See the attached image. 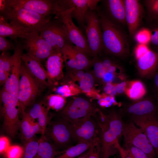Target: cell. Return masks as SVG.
<instances>
[{
	"label": "cell",
	"instance_id": "4",
	"mask_svg": "<svg viewBox=\"0 0 158 158\" xmlns=\"http://www.w3.org/2000/svg\"><path fill=\"white\" fill-rule=\"evenodd\" d=\"M40 35L55 51H61L66 45H73L68 38L60 16L51 19L43 27Z\"/></svg>",
	"mask_w": 158,
	"mask_h": 158
},
{
	"label": "cell",
	"instance_id": "9",
	"mask_svg": "<svg viewBox=\"0 0 158 158\" xmlns=\"http://www.w3.org/2000/svg\"><path fill=\"white\" fill-rule=\"evenodd\" d=\"M122 135L124 142L139 148L152 158H157L154 149L145 134L131 121L124 123Z\"/></svg>",
	"mask_w": 158,
	"mask_h": 158
},
{
	"label": "cell",
	"instance_id": "29",
	"mask_svg": "<svg viewBox=\"0 0 158 158\" xmlns=\"http://www.w3.org/2000/svg\"><path fill=\"white\" fill-rule=\"evenodd\" d=\"M128 84L125 92L131 99L136 101L138 100L142 99L145 95L146 88L141 81L138 80L133 81Z\"/></svg>",
	"mask_w": 158,
	"mask_h": 158
},
{
	"label": "cell",
	"instance_id": "12",
	"mask_svg": "<svg viewBox=\"0 0 158 158\" xmlns=\"http://www.w3.org/2000/svg\"><path fill=\"white\" fill-rule=\"evenodd\" d=\"M64 62L68 73L83 70L92 66L87 55L75 46L67 45L61 50Z\"/></svg>",
	"mask_w": 158,
	"mask_h": 158
},
{
	"label": "cell",
	"instance_id": "17",
	"mask_svg": "<svg viewBox=\"0 0 158 158\" xmlns=\"http://www.w3.org/2000/svg\"><path fill=\"white\" fill-rule=\"evenodd\" d=\"M97 0H63L64 7L67 10L71 8V14L79 25L85 27V17L90 9L95 11L100 1Z\"/></svg>",
	"mask_w": 158,
	"mask_h": 158
},
{
	"label": "cell",
	"instance_id": "11",
	"mask_svg": "<svg viewBox=\"0 0 158 158\" xmlns=\"http://www.w3.org/2000/svg\"><path fill=\"white\" fill-rule=\"evenodd\" d=\"M44 136L51 140L56 148V147H68L73 140L70 123L61 118L58 120L49 122Z\"/></svg>",
	"mask_w": 158,
	"mask_h": 158
},
{
	"label": "cell",
	"instance_id": "16",
	"mask_svg": "<svg viewBox=\"0 0 158 158\" xmlns=\"http://www.w3.org/2000/svg\"><path fill=\"white\" fill-rule=\"evenodd\" d=\"M24 49L23 44L17 43L15 45L12 60L10 75L4 86V89L18 98V93L22 63L21 56Z\"/></svg>",
	"mask_w": 158,
	"mask_h": 158
},
{
	"label": "cell",
	"instance_id": "38",
	"mask_svg": "<svg viewBox=\"0 0 158 158\" xmlns=\"http://www.w3.org/2000/svg\"><path fill=\"white\" fill-rule=\"evenodd\" d=\"M134 36L138 44H147L150 40L151 33L150 29L142 28L137 31Z\"/></svg>",
	"mask_w": 158,
	"mask_h": 158
},
{
	"label": "cell",
	"instance_id": "31",
	"mask_svg": "<svg viewBox=\"0 0 158 158\" xmlns=\"http://www.w3.org/2000/svg\"><path fill=\"white\" fill-rule=\"evenodd\" d=\"M47 108L56 111L61 110L65 107L66 99L65 97L59 94H51L47 97Z\"/></svg>",
	"mask_w": 158,
	"mask_h": 158
},
{
	"label": "cell",
	"instance_id": "22",
	"mask_svg": "<svg viewBox=\"0 0 158 158\" xmlns=\"http://www.w3.org/2000/svg\"><path fill=\"white\" fill-rule=\"evenodd\" d=\"M19 108L12 106H3L4 129L6 133L12 138L16 135L20 128L21 121L19 117Z\"/></svg>",
	"mask_w": 158,
	"mask_h": 158
},
{
	"label": "cell",
	"instance_id": "54",
	"mask_svg": "<svg viewBox=\"0 0 158 158\" xmlns=\"http://www.w3.org/2000/svg\"><path fill=\"white\" fill-rule=\"evenodd\" d=\"M89 150L78 156L77 158H87L89 153Z\"/></svg>",
	"mask_w": 158,
	"mask_h": 158
},
{
	"label": "cell",
	"instance_id": "25",
	"mask_svg": "<svg viewBox=\"0 0 158 158\" xmlns=\"http://www.w3.org/2000/svg\"><path fill=\"white\" fill-rule=\"evenodd\" d=\"M20 128L22 139L26 142L34 139L36 134L41 132L37 122L31 118L28 113H22Z\"/></svg>",
	"mask_w": 158,
	"mask_h": 158
},
{
	"label": "cell",
	"instance_id": "51",
	"mask_svg": "<svg viewBox=\"0 0 158 158\" xmlns=\"http://www.w3.org/2000/svg\"><path fill=\"white\" fill-rule=\"evenodd\" d=\"M152 78L154 88L156 92L155 98L158 99V70L151 77Z\"/></svg>",
	"mask_w": 158,
	"mask_h": 158
},
{
	"label": "cell",
	"instance_id": "13",
	"mask_svg": "<svg viewBox=\"0 0 158 158\" xmlns=\"http://www.w3.org/2000/svg\"><path fill=\"white\" fill-rule=\"evenodd\" d=\"M120 114L130 119L158 115V102L155 97L142 98L125 105Z\"/></svg>",
	"mask_w": 158,
	"mask_h": 158
},
{
	"label": "cell",
	"instance_id": "23",
	"mask_svg": "<svg viewBox=\"0 0 158 158\" xmlns=\"http://www.w3.org/2000/svg\"><path fill=\"white\" fill-rule=\"evenodd\" d=\"M106 13L104 14L116 24H126L124 0L102 1Z\"/></svg>",
	"mask_w": 158,
	"mask_h": 158
},
{
	"label": "cell",
	"instance_id": "10",
	"mask_svg": "<svg viewBox=\"0 0 158 158\" xmlns=\"http://www.w3.org/2000/svg\"><path fill=\"white\" fill-rule=\"evenodd\" d=\"M92 116L86 117L70 123L73 140L78 143L92 142L99 138L98 124Z\"/></svg>",
	"mask_w": 158,
	"mask_h": 158
},
{
	"label": "cell",
	"instance_id": "43",
	"mask_svg": "<svg viewBox=\"0 0 158 158\" xmlns=\"http://www.w3.org/2000/svg\"><path fill=\"white\" fill-rule=\"evenodd\" d=\"M46 108L42 104L37 103L35 104L28 113L30 116L35 120L38 119L43 110Z\"/></svg>",
	"mask_w": 158,
	"mask_h": 158
},
{
	"label": "cell",
	"instance_id": "36",
	"mask_svg": "<svg viewBox=\"0 0 158 158\" xmlns=\"http://www.w3.org/2000/svg\"><path fill=\"white\" fill-rule=\"evenodd\" d=\"M143 2L150 18L158 19V0H146Z\"/></svg>",
	"mask_w": 158,
	"mask_h": 158
},
{
	"label": "cell",
	"instance_id": "8",
	"mask_svg": "<svg viewBox=\"0 0 158 158\" xmlns=\"http://www.w3.org/2000/svg\"><path fill=\"white\" fill-rule=\"evenodd\" d=\"M40 86L38 83L29 72L22 62L18 93L20 111L22 113L25 112L26 107L29 105L37 94Z\"/></svg>",
	"mask_w": 158,
	"mask_h": 158
},
{
	"label": "cell",
	"instance_id": "2",
	"mask_svg": "<svg viewBox=\"0 0 158 158\" xmlns=\"http://www.w3.org/2000/svg\"><path fill=\"white\" fill-rule=\"evenodd\" d=\"M102 33V50L107 54L121 58L129 54L127 37L118 24L104 13L98 11Z\"/></svg>",
	"mask_w": 158,
	"mask_h": 158
},
{
	"label": "cell",
	"instance_id": "53",
	"mask_svg": "<svg viewBox=\"0 0 158 158\" xmlns=\"http://www.w3.org/2000/svg\"><path fill=\"white\" fill-rule=\"evenodd\" d=\"M114 78V74L106 72L103 78L102 81L106 84L108 83H111L113 81Z\"/></svg>",
	"mask_w": 158,
	"mask_h": 158
},
{
	"label": "cell",
	"instance_id": "37",
	"mask_svg": "<svg viewBox=\"0 0 158 158\" xmlns=\"http://www.w3.org/2000/svg\"><path fill=\"white\" fill-rule=\"evenodd\" d=\"M24 147L18 145H11L4 154L5 158H22Z\"/></svg>",
	"mask_w": 158,
	"mask_h": 158
},
{
	"label": "cell",
	"instance_id": "7",
	"mask_svg": "<svg viewBox=\"0 0 158 158\" xmlns=\"http://www.w3.org/2000/svg\"><path fill=\"white\" fill-rule=\"evenodd\" d=\"M85 25L90 56L94 58L102 50V33L98 12L89 9L85 16Z\"/></svg>",
	"mask_w": 158,
	"mask_h": 158
},
{
	"label": "cell",
	"instance_id": "46",
	"mask_svg": "<svg viewBox=\"0 0 158 158\" xmlns=\"http://www.w3.org/2000/svg\"><path fill=\"white\" fill-rule=\"evenodd\" d=\"M11 145L10 140L7 137L1 136L0 137V153L3 155Z\"/></svg>",
	"mask_w": 158,
	"mask_h": 158
},
{
	"label": "cell",
	"instance_id": "42",
	"mask_svg": "<svg viewBox=\"0 0 158 158\" xmlns=\"http://www.w3.org/2000/svg\"><path fill=\"white\" fill-rule=\"evenodd\" d=\"M89 150L87 158H101V145L99 138L95 140Z\"/></svg>",
	"mask_w": 158,
	"mask_h": 158
},
{
	"label": "cell",
	"instance_id": "1",
	"mask_svg": "<svg viewBox=\"0 0 158 158\" xmlns=\"http://www.w3.org/2000/svg\"><path fill=\"white\" fill-rule=\"evenodd\" d=\"M98 115L94 116L99 128L101 158H110L118 152L116 142L122 135L124 123L120 113L115 111L105 114L97 109Z\"/></svg>",
	"mask_w": 158,
	"mask_h": 158
},
{
	"label": "cell",
	"instance_id": "56",
	"mask_svg": "<svg viewBox=\"0 0 158 158\" xmlns=\"http://www.w3.org/2000/svg\"><path fill=\"white\" fill-rule=\"evenodd\" d=\"M157 101L158 102V99H157Z\"/></svg>",
	"mask_w": 158,
	"mask_h": 158
},
{
	"label": "cell",
	"instance_id": "33",
	"mask_svg": "<svg viewBox=\"0 0 158 158\" xmlns=\"http://www.w3.org/2000/svg\"><path fill=\"white\" fill-rule=\"evenodd\" d=\"M0 99L3 106H12L18 107L20 109L18 98L6 90L4 87L1 91Z\"/></svg>",
	"mask_w": 158,
	"mask_h": 158
},
{
	"label": "cell",
	"instance_id": "21",
	"mask_svg": "<svg viewBox=\"0 0 158 158\" xmlns=\"http://www.w3.org/2000/svg\"><path fill=\"white\" fill-rule=\"evenodd\" d=\"M136 60L138 71L142 77H151L158 70V50L150 49Z\"/></svg>",
	"mask_w": 158,
	"mask_h": 158
},
{
	"label": "cell",
	"instance_id": "47",
	"mask_svg": "<svg viewBox=\"0 0 158 158\" xmlns=\"http://www.w3.org/2000/svg\"><path fill=\"white\" fill-rule=\"evenodd\" d=\"M150 30L151 33L150 42L154 45L158 47V26Z\"/></svg>",
	"mask_w": 158,
	"mask_h": 158
},
{
	"label": "cell",
	"instance_id": "28",
	"mask_svg": "<svg viewBox=\"0 0 158 158\" xmlns=\"http://www.w3.org/2000/svg\"><path fill=\"white\" fill-rule=\"evenodd\" d=\"M96 139L92 142H81L71 146L63 150L61 154L55 158H75L78 157L88 150Z\"/></svg>",
	"mask_w": 158,
	"mask_h": 158
},
{
	"label": "cell",
	"instance_id": "14",
	"mask_svg": "<svg viewBox=\"0 0 158 158\" xmlns=\"http://www.w3.org/2000/svg\"><path fill=\"white\" fill-rule=\"evenodd\" d=\"M23 43L27 53L41 62L56 51L40 35L38 32H30Z\"/></svg>",
	"mask_w": 158,
	"mask_h": 158
},
{
	"label": "cell",
	"instance_id": "34",
	"mask_svg": "<svg viewBox=\"0 0 158 158\" xmlns=\"http://www.w3.org/2000/svg\"><path fill=\"white\" fill-rule=\"evenodd\" d=\"M92 61V66L93 67V75L95 79L100 81H102L104 74L106 73L105 68L103 66L101 59L97 56L93 58Z\"/></svg>",
	"mask_w": 158,
	"mask_h": 158
},
{
	"label": "cell",
	"instance_id": "50",
	"mask_svg": "<svg viewBox=\"0 0 158 158\" xmlns=\"http://www.w3.org/2000/svg\"><path fill=\"white\" fill-rule=\"evenodd\" d=\"M10 73L0 68V83L4 86L8 80Z\"/></svg>",
	"mask_w": 158,
	"mask_h": 158
},
{
	"label": "cell",
	"instance_id": "19",
	"mask_svg": "<svg viewBox=\"0 0 158 158\" xmlns=\"http://www.w3.org/2000/svg\"><path fill=\"white\" fill-rule=\"evenodd\" d=\"M130 119L145 134L158 157V115Z\"/></svg>",
	"mask_w": 158,
	"mask_h": 158
},
{
	"label": "cell",
	"instance_id": "49",
	"mask_svg": "<svg viewBox=\"0 0 158 158\" xmlns=\"http://www.w3.org/2000/svg\"><path fill=\"white\" fill-rule=\"evenodd\" d=\"M115 146L121 158H132L126 150L121 146L118 141L116 143Z\"/></svg>",
	"mask_w": 158,
	"mask_h": 158
},
{
	"label": "cell",
	"instance_id": "32",
	"mask_svg": "<svg viewBox=\"0 0 158 158\" xmlns=\"http://www.w3.org/2000/svg\"><path fill=\"white\" fill-rule=\"evenodd\" d=\"M39 143V140H37L34 139L26 142L22 158H34L38 151Z\"/></svg>",
	"mask_w": 158,
	"mask_h": 158
},
{
	"label": "cell",
	"instance_id": "52",
	"mask_svg": "<svg viewBox=\"0 0 158 158\" xmlns=\"http://www.w3.org/2000/svg\"><path fill=\"white\" fill-rule=\"evenodd\" d=\"M127 83L125 81L122 82L115 86L117 93L122 94L125 92L127 85Z\"/></svg>",
	"mask_w": 158,
	"mask_h": 158
},
{
	"label": "cell",
	"instance_id": "44",
	"mask_svg": "<svg viewBox=\"0 0 158 158\" xmlns=\"http://www.w3.org/2000/svg\"><path fill=\"white\" fill-rule=\"evenodd\" d=\"M15 46L6 37L0 36V51L2 52H7L10 50L15 49Z\"/></svg>",
	"mask_w": 158,
	"mask_h": 158
},
{
	"label": "cell",
	"instance_id": "55",
	"mask_svg": "<svg viewBox=\"0 0 158 158\" xmlns=\"http://www.w3.org/2000/svg\"><path fill=\"white\" fill-rule=\"evenodd\" d=\"M114 158H121V157H120H120H114Z\"/></svg>",
	"mask_w": 158,
	"mask_h": 158
},
{
	"label": "cell",
	"instance_id": "35",
	"mask_svg": "<svg viewBox=\"0 0 158 158\" xmlns=\"http://www.w3.org/2000/svg\"><path fill=\"white\" fill-rule=\"evenodd\" d=\"M123 148L132 158H152L140 149L130 144L124 142Z\"/></svg>",
	"mask_w": 158,
	"mask_h": 158
},
{
	"label": "cell",
	"instance_id": "3",
	"mask_svg": "<svg viewBox=\"0 0 158 158\" xmlns=\"http://www.w3.org/2000/svg\"><path fill=\"white\" fill-rule=\"evenodd\" d=\"M0 13V16L10 23L30 32L40 33L43 27L51 19V17H45L23 8L8 4L6 2L5 8Z\"/></svg>",
	"mask_w": 158,
	"mask_h": 158
},
{
	"label": "cell",
	"instance_id": "30",
	"mask_svg": "<svg viewBox=\"0 0 158 158\" xmlns=\"http://www.w3.org/2000/svg\"><path fill=\"white\" fill-rule=\"evenodd\" d=\"M95 81L93 74L89 72L85 73L83 77L78 82V87L81 91L88 95H95L99 98L100 95L94 91Z\"/></svg>",
	"mask_w": 158,
	"mask_h": 158
},
{
	"label": "cell",
	"instance_id": "45",
	"mask_svg": "<svg viewBox=\"0 0 158 158\" xmlns=\"http://www.w3.org/2000/svg\"><path fill=\"white\" fill-rule=\"evenodd\" d=\"M150 49L147 44H138L136 46L134 51L136 59H137L143 56Z\"/></svg>",
	"mask_w": 158,
	"mask_h": 158
},
{
	"label": "cell",
	"instance_id": "40",
	"mask_svg": "<svg viewBox=\"0 0 158 158\" xmlns=\"http://www.w3.org/2000/svg\"><path fill=\"white\" fill-rule=\"evenodd\" d=\"M12 56L7 52H2L0 56V68L10 73Z\"/></svg>",
	"mask_w": 158,
	"mask_h": 158
},
{
	"label": "cell",
	"instance_id": "39",
	"mask_svg": "<svg viewBox=\"0 0 158 158\" xmlns=\"http://www.w3.org/2000/svg\"><path fill=\"white\" fill-rule=\"evenodd\" d=\"M49 110L47 108L43 110L38 118L37 122L41 132L42 136H44L47 126L50 120L48 116Z\"/></svg>",
	"mask_w": 158,
	"mask_h": 158
},
{
	"label": "cell",
	"instance_id": "5",
	"mask_svg": "<svg viewBox=\"0 0 158 158\" xmlns=\"http://www.w3.org/2000/svg\"><path fill=\"white\" fill-rule=\"evenodd\" d=\"M8 4L23 8L46 17H59L66 10L61 0H6Z\"/></svg>",
	"mask_w": 158,
	"mask_h": 158
},
{
	"label": "cell",
	"instance_id": "6",
	"mask_svg": "<svg viewBox=\"0 0 158 158\" xmlns=\"http://www.w3.org/2000/svg\"><path fill=\"white\" fill-rule=\"evenodd\" d=\"M97 109L95 104L82 97L71 100L60 113L61 119L69 123L89 116H94Z\"/></svg>",
	"mask_w": 158,
	"mask_h": 158
},
{
	"label": "cell",
	"instance_id": "41",
	"mask_svg": "<svg viewBox=\"0 0 158 158\" xmlns=\"http://www.w3.org/2000/svg\"><path fill=\"white\" fill-rule=\"evenodd\" d=\"M59 91L65 97L77 95L80 93L81 90L74 84L69 83L68 85L61 87L59 89Z\"/></svg>",
	"mask_w": 158,
	"mask_h": 158
},
{
	"label": "cell",
	"instance_id": "48",
	"mask_svg": "<svg viewBox=\"0 0 158 158\" xmlns=\"http://www.w3.org/2000/svg\"><path fill=\"white\" fill-rule=\"evenodd\" d=\"M103 89L106 94L111 96H114L117 94L115 86L111 83H107L106 85L104 87Z\"/></svg>",
	"mask_w": 158,
	"mask_h": 158
},
{
	"label": "cell",
	"instance_id": "15",
	"mask_svg": "<svg viewBox=\"0 0 158 158\" xmlns=\"http://www.w3.org/2000/svg\"><path fill=\"white\" fill-rule=\"evenodd\" d=\"M71 9H68L63 13L60 17L68 38L73 45L90 56L87 38L73 23L71 14Z\"/></svg>",
	"mask_w": 158,
	"mask_h": 158
},
{
	"label": "cell",
	"instance_id": "20",
	"mask_svg": "<svg viewBox=\"0 0 158 158\" xmlns=\"http://www.w3.org/2000/svg\"><path fill=\"white\" fill-rule=\"evenodd\" d=\"M21 59L29 72L40 86L49 87L53 85L41 61L27 53L23 54Z\"/></svg>",
	"mask_w": 158,
	"mask_h": 158
},
{
	"label": "cell",
	"instance_id": "18",
	"mask_svg": "<svg viewBox=\"0 0 158 158\" xmlns=\"http://www.w3.org/2000/svg\"><path fill=\"white\" fill-rule=\"evenodd\" d=\"M125 18L130 37L134 36L142 20L143 9L139 0H124Z\"/></svg>",
	"mask_w": 158,
	"mask_h": 158
},
{
	"label": "cell",
	"instance_id": "24",
	"mask_svg": "<svg viewBox=\"0 0 158 158\" xmlns=\"http://www.w3.org/2000/svg\"><path fill=\"white\" fill-rule=\"evenodd\" d=\"M63 62L61 51L54 52L47 59L45 63L46 70L49 79L53 84L63 77Z\"/></svg>",
	"mask_w": 158,
	"mask_h": 158
},
{
	"label": "cell",
	"instance_id": "26",
	"mask_svg": "<svg viewBox=\"0 0 158 158\" xmlns=\"http://www.w3.org/2000/svg\"><path fill=\"white\" fill-rule=\"evenodd\" d=\"M31 32L28 30L12 25L0 16V36L12 39L19 38L24 39Z\"/></svg>",
	"mask_w": 158,
	"mask_h": 158
},
{
	"label": "cell",
	"instance_id": "27",
	"mask_svg": "<svg viewBox=\"0 0 158 158\" xmlns=\"http://www.w3.org/2000/svg\"><path fill=\"white\" fill-rule=\"evenodd\" d=\"M39 147L34 158H55L63 152L59 151L56 147L49 142L45 136L39 139Z\"/></svg>",
	"mask_w": 158,
	"mask_h": 158
}]
</instances>
